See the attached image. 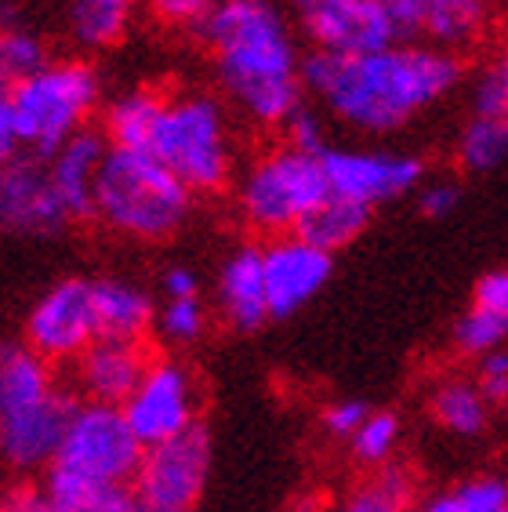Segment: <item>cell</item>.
<instances>
[{"label":"cell","instance_id":"6da1fadb","mask_svg":"<svg viewBox=\"0 0 508 512\" xmlns=\"http://www.w3.org/2000/svg\"><path fill=\"white\" fill-rule=\"evenodd\" d=\"M465 77L458 51L432 44H392L374 55H327L309 51L302 62V84L331 109L334 120L367 135L411 124L418 113L447 99Z\"/></svg>","mask_w":508,"mask_h":512},{"label":"cell","instance_id":"7a4b0ae2","mask_svg":"<svg viewBox=\"0 0 508 512\" xmlns=\"http://www.w3.org/2000/svg\"><path fill=\"white\" fill-rule=\"evenodd\" d=\"M193 33L211 55L225 99L258 128H284L305 95V59L284 8L276 0H218Z\"/></svg>","mask_w":508,"mask_h":512},{"label":"cell","instance_id":"3957f363","mask_svg":"<svg viewBox=\"0 0 508 512\" xmlns=\"http://www.w3.org/2000/svg\"><path fill=\"white\" fill-rule=\"evenodd\" d=\"M51 367L26 342L0 349V454L19 476L48 473L80 407L59 389Z\"/></svg>","mask_w":508,"mask_h":512},{"label":"cell","instance_id":"277c9868","mask_svg":"<svg viewBox=\"0 0 508 512\" xmlns=\"http://www.w3.org/2000/svg\"><path fill=\"white\" fill-rule=\"evenodd\" d=\"M95 66L88 62H51L37 77L11 84L0 95V157L48 164L69 138L84 131V120L98 106Z\"/></svg>","mask_w":508,"mask_h":512},{"label":"cell","instance_id":"5b68a950","mask_svg":"<svg viewBox=\"0 0 508 512\" xmlns=\"http://www.w3.org/2000/svg\"><path fill=\"white\" fill-rule=\"evenodd\" d=\"M146 447L138 444L120 407L80 404L59 454L44 473V491L66 512H88L98 498L135 483Z\"/></svg>","mask_w":508,"mask_h":512},{"label":"cell","instance_id":"8992f818","mask_svg":"<svg viewBox=\"0 0 508 512\" xmlns=\"http://www.w3.org/2000/svg\"><path fill=\"white\" fill-rule=\"evenodd\" d=\"M193 193L149 153L109 146L95 182V218L120 237L157 244L186 226Z\"/></svg>","mask_w":508,"mask_h":512},{"label":"cell","instance_id":"52a82bcc","mask_svg":"<svg viewBox=\"0 0 508 512\" xmlns=\"http://www.w3.org/2000/svg\"><path fill=\"white\" fill-rule=\"evenodd\" d=\"M146 153L157 157L189 193L225 189L233 175V138L222 102L204 91L164 99Z\"/></svg>","mask_w":508,"mask_h":512},{"label":"cell","instance_id":"ba28073f","mask_svg":"<svg viewBox=\"0 0 508 512\" xmlns=\"http://www.w3.org/2000/svg\"><path fill=\"white\" fill-rule=\"evenodd\" d=\"M331 197L323 160L294 146H276L254 160L236 186L240 218L269 240L298 233L305 218Z\"/></svg>","mask_w":508,"mask_h":512},{"label":"cell","instance_id":"9c48e42d","mask_svg":"<svg viewBox=\"0 0 508 512\" xmlns=\"http://www.w3.org/2000/svg\"><path fill=\"white\" fill-rule=\"evenodd\" d=\"M22 342L48 364H77L98 342L95 280L66 276L33 302L22 327Z\"/></svg>","mask_w":508,"mask_h":512},{"label":"cell","instance_id":"30bf717a","mask_svg":"<svg viewBox=\"0 0 508 512\" xmlns=\"http://www.w3.org/2000/svg\"><path fill=\"white\" fill-rule=\"evenodd\" d=\"M211 473V436L204 425L142 451L131 491L149 512H193Z\"/></svg>","mask_w":508,"mask_h":512},{"label":"cell","instance_id":"8fae6325","mask_svg":"<svg viewBox=\"0 0 508 512\" xmlns=\"http://www.w3.org/2000/svg\"><path fill=\"white\" fill-rule=\"evenodd\" d=\"M120 411H124L131 433L138 436V444L157 447L200 425V385L186 364L153 360L142 385Z\"/></svg>","mask_w":508,"mask_h":512},{"label":"cell","instance_id":"7c38bea8","mask_svg":"<svg viewBox=\"0 0 508 512\" xmlns=\"http://www.w3.org/2000/svg\"><path fill=\"white\" fill-rule=\"evenodd\" d=\"M298 19L313 51L327 55H374L400 44L385 0H309Z\"/></svg>","mask_w":508,"mask_h":512},{"label":"cell","instance_id":"4fadbf2b","mask_svg":"<svg viewBox=\"0 0 508 512\" xmlns=\"http://www.w3.org/2000/svg\"><path fill=\"white\" fill-rule=\"evenodd\" d=\"M323 171L334 197L378 207L411 193L425 175V164L411 153H385V149H327Z\"/></svg>","mask_w":508,"mask_h":512},{"label":"cell","instance_id":"5bb4252c","mask_svg":"<svg viewBox=\"0 0 508 512\" xmlns=\"http://www.w3.org/2000/svg\"><path fill=\"white\" fill-rule=\"evenodd\" d=\"M265 251V284H269V313L273 320H287L305 309L334 273V255L313 247L298 233L276 237Z\"/></svg>","mask_w":508,"mask_h":512},{"label":"cell","instance_id":"9a60e30c","mask_svg":"<svg viewBox=\"0 0 508 512\" xmlns=\"http://www.w3.org/2000/svg\"><path fill=\"white\" fill-rule=\"evenodd\" d=\"M0 222L15 237H55L69 226V215L51 186L48 164L11 160L0 171Z\"/></svg>","mask_w":508,"mask_h":512},{"label":"cell","instance_id":"2e32d148","mask_svg":"<svg viewBox=\"0 0 508 512\" xmlns=\"http://www.w3.org/2000/svg\"><path fill=\"white\" fill-rule=\"evenodd\" d=\"M389 15L407 44H432L458 51L483 33L490 0H385Z\"/></svg>","mask_w":508,"mask_h":512},{"label":"cell","instance_id":"e0dca14e","mask_svg":"<svg viewBox=\"0 0 508 512\" xmlns=\"http://www.w3.org/2000/svg\"><path fill=\"white\" fill-rule=\"evenodd\" d=\"M149 353L142 342H113L98 338L88 353L73 364V382L84 404L124 407L149 371Z\"/></svg>","mask_w":508,"mask_h":512},{"label":"cell","instance_id":"ac0fdd59","mask_svg":"<svg viewBox=\"0 0 508 512\" xmlns=\"http://www.w3.org/2000/svg\"><path fill=\"white\" fill-rule=\"evenodd\" d=\"M218 309H222L225 324L240 331V335H251L265 320H273V313H269V284H265V251L258 244L236 247L233 255L222 262Z\"/></svg>","mask_w":508,"mask_h":512},{"label":"cell","instance_id":"d6986e66","mask_svg":"<svg viewBox=\"0 0 508 512\" xmlns=\"http://www.w3.org/2000/svg\"><path fill=\"white\" fill-rule=\"evenodd\" d=\"M106 153L109 138L84 128L48 160V178L59 193L62 207H66L69 222L95 218V182L102 164H106Z\"/></svg>","mask_w":508,"mask_h":512},{"label":"cell","instance_id":"ffe728a7","mask_svg":"<svg viewBox=\"0 0 508 512\" xmlns=\"http://www.w3.org/2000/svg\"><path fill=\"white\" fill-rule=\"evenodd\" d=\"M454 345L476 360L508 345V269H490L476 280L472 306L454 324Z\"/></svg>","mask_w":508,"mask_h":512},{"label":"cell","instance_id":"44dd1931","mask_svg":"<svg viewBox=\"0 0 508 512\" xmlns=\"http://www.w3.org/2000/svg\"><path fill=\"white\" fill-rule=\"evenodd\" d=\"M95 313L98 338L113 342H142V335L157 324L153 298L127 280H95Z\"/></svg>","mask_w":508,"mask_h":512},{"label":"cell","instance_id":"7402d4cb","mask_svg":"<svg viewBox=\"0 0 508 512\" xmlns=\"http://www.w3.org/2000/svg\"><path fill=\"white\" fill-rule=\"evenodd\" d=\"M432 422L447 429L450 436H479L487 429L490 404L479 393L476 378H443L429 396Z\"/></svg>","mask_w":508,"mask_h":512},{"label":"cell","instance_id":"603a6c76","mask_svg":"<svg viewBox=\"0 0 508 512\" xmlns=\"http://www.w3.org/2000/svg\"><path fill=\"white\" fill-rule=\"evenodd\" d=\"M164 99L167 95H160V91L135 88V91H127V95H120V99L109 102L106 117H102V128H106L109 146L146 153L149 135H153L160 109H164Z\"/></svg>","mask_w":508,"mask_h":512},{"label":"cell","instance_id":"cb8c5ba5","mask_svg":"<svg viewBox=\"0 0 508 512\" xmlns=\"http://www.w3.org/2000/svg\"><path fill=\"white\" fill-rule=\"evenodd\" d=\"M371 215H374V207L334 197L331 193V197L323 200L313 215L298 226V237L309 240V244L320 247V251H327V255H334V251L349 247L363 229L371 226Z\"/></svg>","mask_w":508,"mask_h":512},{"label":"cell","instance_id":"d4e9b609","mask_svg":"<svg viewBox=\"0 0 508 512\" xmlns=\"http://www.w3.org/2000/svg\"><path fill=\"white\" fill-rule=\"evenodd\" d=\"M135 4L138 0H69V33L80 48H109L127 33Z\"/></svg>","mask_w":508,"mask_h":512},{"label":"cell","instance_id":"484cf974","mask_svg":"<svg viewBox=\"0 0 508 512\" xmlns=\"http://www.w3.org/2000/svg\"><path fill=\"white\" fill-rule=\"evenodd\" d=\"M414 512H508V480L490 473L472 476L429 494Z\"/></svg>","mask_w":508,"mask_h":512},{"label":"cell","instance_id":"4316f807","mask_svg":"<svg viewBox=\"0 0 508 512\" xmlns=\"http://www.w3.org/2000/svg\"><path fill=\"white\" fill-rule=\"evenodd\" d=\"M508 157V128L501 120L490 117H469L465 131L458 138V164L465 171H494Z\"/></svg>","mask_w":508,"mask_h":512},{"label":"cell","instance_id":"83f0119b","mask_svg":"<svg viewBox=\"0 0 508 512\" xmlns=\"http://www.w3.org/2000/svg\"><path fill=\"white\" fill-rule=\"evenodd\" d=\"M48 44L37 37V33L22 30V26H11V30L0 33V77L4 84H22V80L37 77L40 69H48Z\"/></svg>","mask_w":508,"mask_h":512},{"label":"cell","instance_id":"f1b7e54d","mask_svg":"<svg viewBox=\"0 0 508 512\" xmlns=\"http://www.w3.org/2000/svg\"><path fill=\"white\" fill-rule=\"evenodd\" d=\"M400 433H403V425L396 414L371 411V418L360 425V433L349 440L352 458L360 465H378V469H385V465L392 462L396 447H400Z\"/></svg>","mask_w":508,"mask_h":512},{"label":"cell","instance_id":"f546056e","mask_svg":"<svg viewBox=\"0 0 508 512\" xmlns=\"http://www.w3.org/2000/svg\"><path fill=\"white\" fill-rule=\"evenodd\" d=\"M472 117L501 120L508 128V48L479 69L472 84Z\"/></svg>","mask_w":508,"mask_h":512},{"label":"cell","instance_id":"4dcf8cb0","mask_svg":"<svg viewBox=\"0 0 508 512\" xmlns=\"http://www.w3.org/2000/svg\"><path fill=\"white\" fill-rule=\"evenodd\" d=\"M207 331V309L200 298H167L157 313V335L171 345H193Z\"/></svg>","mask_w":508,"mask_h":512},{"label":"cell","instance_id":"1f68e13d","mask_svg":"<svg viewBox=\"0 0 508 512\" xmlns=\"http://www.w3.org/2000/svg\"><path fill=\"white\" fill-rule=\"evenodd\" d=\"M284 142L287 146H294V149H302V153H313V157H323L327 153V131H323V120H320V113H313V109L305 106H298L287 117V124L284 128Z\"/></svg>","mask_w":508,"mask_h":512},{"label":"cell","instance_id":"d6a6232c","mask_svg":"<svg viewBox=\"0 0 508 512\" xmlns=\"http://www.w3.org/2000/svg\"><path fill=\"white\" fill-rule=\"evenodd\" d=\"M476 385L487 404H508V345L476 360Z\"/></svg>","mask_w":508,"mask_h":512},{"label":"cell","instance_id":"836d02e7","mask_svg":"<svg viewBox=\"0 0 508 512\" xmlns=\"http://www.w3.org/2000/svg\"><path fill=\"white\" fill-rule=\"evenodd\" d=\"M146 8L153 11L160 22L196 30V26L218 8V0H146Z\"/></svg>","mask_w":508,"mask_h":512},{"label":"cell","instance_id":"e575fe53","mask_svg":"<svg viewBox=\"0 0 508 512\" xmlns=\"http://www.w3.org/2000/svg\"><path fill=\"white\" fill-rule=\"evenodd\" d=\"M367 418H371V407L367 404H360V400H338V404L323 411V429L338 436V440H352Z\"/></svg>","mask_w":508,"mask_h":512},{"label":"cell","instance_id":"d590c367","mask_svg":"<svg viewBox=\"0 0 508 512\" xmlns=\"http://www.w3.org/2000/svg\"><path fill=\"white\" fill-rule=\"evenodd\" d=\"M0 512H66V509L55 505V498L44 491V483L22 480V483H15V487H8Z\"/></svg>","mask_w":508,"mask_h":512},{"label":"cell","instance_id":"8d00e7d4","mask_svg":"<svg viewBox=\"0 0 508 512\" xmlns=\"http://www.w3.org/2000/svg\"><path fill=\"white\" fill-rule=\"evenodd\" d=\"M458 200H461V189L454 186V182H447V178H443V182H429V186L418 193V207L425 218L450 215V211L458 207Z\"/></svg>","mask_w":508,"mask_h":512},{"label":"cell","instance_id":"74e56055","mask_svg":"<svg viewBox=\"0 0 508 512\" xmlns=\"http://www.w3.org/2000/svg\"><path fill=\"white\" fill-rule=\"evenodd\" d=\"M371 487H378L385 498H392V502H400V505H411V498H414V480L400 465H385V469L374 476Z\"/></svg>","mask_w":508,"mask_h":512},{"label":"cell","instance_id":"f35d334b","mask_svg":"<svg viewBox=\"0 0 508 512\" xmlns=\"http://www.w3.org/2000/svg\"><path fill=\"white\" fill-rule=\"evenodd\" d=\"M164 298H200V276L189 266H171L160 280Z\"/></svg>","mask_w":508,"mask_h":512},{"label":"cell","instance_id":"ab89813d","mask_svg":"<svg viewBox=\"0 0 508 512\" xmlns=\"http://www.w3.org/2000/svg\"><path fill=\"white\" fill-rule=\"evenodd\" d=\"M342 512H407V505L385 498L378 487H363L360 494H352L349 502H345Z\"/></svg>","mask_w":508,"mask_h":512},{"label":"cell","instance_id":"60d3db41","mask_svg":"<svg viewBox=\"0 0 508 512\" xmlns=\"http://www.w3.org/2000/svg\"><path fill=\"white\" fill-rule=\"evenodd\" d=\"M88 512H149V509L138 502L135 491H113V494H106V498H98Z\"/></svg>","mask_w":508,"mask_h":512},{"label":"cell","instance_id":"b9f144b4","mask_svg":"<svg viewBox=\"0 0 508 512\" xmlns=\"http://www.w3.org/2000/svg\"><path fill=\"white\" fill-rule=\"evenodd\" d=\"M284 4H291V8H294V11H302V8H305V4H309V0H284Z\"/></svg>","mask_w":508,"mask_h":512}]
</instances>
